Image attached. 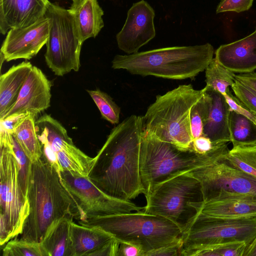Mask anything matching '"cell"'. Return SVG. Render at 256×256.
Masks as SVG:
<instances>
[{"instance_id": "obj_1", "label": "cell", "mask_w": 256, "mask_h": 256, "mask_svg": "<svg viewBox=\"0 0 256 256\" xmlns=\"http://www.w3.org/2000/svg\"><path fill=\"white\" fill-rule=\"evenodd\" d=\"M144 116L132 114L114 127L97 154L88 178L108 195L130 200L144 193L140 170Z\"/></svg>"}, {"instance_id": "obj_2", "label": "cell", "mask_w": 256, "mask_h": 256, "mask_svg": "<svg viewBox=\"0 0 256 256\" xmlns=\"http://www.w3.org/2000/svg\"><path fill=\"white\" fill-rule=\"evenodd\" d=\"M27 198L29 213L20 234L22 240L41 243L62 218L85 220L60 175L43 155L31 162Z\"/></svg>"}, {"instance_id": "obj_3", "label": "cell", "mask_w": 256, "mask_h": 256, "mask_svg": "<svg viewBox=\"0 0 256 256\" xmlns=\"http://www.w3.org/2000/svg\"><path fill=\"white\" fill-rule=\"evenodd\" d=\"M214 53L210 43L166 47L130 54H116L112 62V68L142 76L193 79L206 69Z\"/></svg>"}, {"instance_id": "obj_4", "label": "cell", "mask_w": 256, "mask_h": 256, "mask_svg": "<svg viewBox=\"0 0 256 256\" xmlns=\"http://www.w3.org/2000/svg\"><path fill=\"white\" fill-rule=\"evenodd\" d=\"M206 90V86L198 90L191 84H182L156 96L143 116L144 131L181 148H192L190 110Z\"/></svg>"}, {"instance_id": "obj_5", "label": "cell", "mask_w": 256, "mask_h": 256, "mask_svg": "<svg viewBox=\"0 0 256 256\" xmlns=\"http://www.w3.org/2000/svg\"><path fill=\"white\" fill-rule=\"evenodd\" d=\"M78 224L100 228L120 242L138 247L142 256L178 240L182 234L169 220L143 211L92 218Z\"/></svg>"}, {"instance_id": "obj_6", "label": "cell", "mask_w": 256, "mask_h": 256, "mask_svg": "<svg viewBox=\"0 0 256 256\" xmlns=\"http://www.w3.org/2000/svg\"><path fill=\"white\" fill-rule=\"evenodd\" d=\"M227 144L216 145L204 154L202 162L188 172L200 183L203 202L256 197V179L232 164L225 158Z\"/></svg>"}, {"instance_id": "obj_7", "label": "cell", "mask_w": 256, "mask_h": 256, "mask_svg": "<svg viewBox=\"0 0 256 256\" xmlns=\"http://www.w3.org/2000/svg\"><path fill=\"white\" fill-rule=\"evenodd\" d=\"M0 148V244L2 246L21 234L30 208L27 196L20 184L10 132L2 127Z\"/></svg>"}, {"instance_id": "obj_8", "label": "cell", "mask_w": 256, "mask_h": 256, "mask_svg": "<svg viewBox=\"0 0 256 256\" xmlns=\"http://www.w3.org/2000/svg\"><path fill=\"white\" fill-rule=\"evenodd\" d=\"M204 154L183 149L144 132L140 155V170L145 197L158 184L200 165Z\"/></svg>"}, {"instance_id": "obj_9", "label": "cell", "mask_w": 256, "mask_h": 256, "mask_svg": "<svg viewBox=\"0 0 256 256\" xmlns=\"http://www.w3.org/2000/svg\"><path fill=\"white\" fill-rule=\"evenodd\" d=\"M146 198L144 212L165 218L182 231L197 214L192 204L203 202L200 183L188 171L158 184Z\"/></svg>"}, {"instance_id": "obj_10", "label": "cell", "mask_w": 256, "mask_h": 256, "mask_svg": "<svg viewBox=\"0 0 256 256\" xmlns=\"http://www.w3.org/2000/svg\"><path fill=\"white\" fill-rule=\"evenodd\" d=\"M45 16L50 20L44 54L47 66L58 76L78 72L83 43L72 14L69 10L50 2Z\"/></svg>"}, {"instance_id": "obj_11", "label": "cell", "mask_w": 256, "mask_h": 256, "mask_svg": "<svg viewBox=\"0 0 256 256\" xmlns=\"http://www.w3.org/2000/svg\"><path fill=\"white\" fill-rule=\"evenodd\" d=\"M182 238L183 249L231 241H244L248 248L256 238V216L220 218L197 213Z\"/></svg>"}, {"instance_id": "obj_12", "label": "cell", "mask_w": 256, "mask_h": 256, "mask_svg": "<svg viewBox=\"0 0 256 256\" xmlns=\"http://www.w3.org/2000/svg\"><path fill=\"white\" fill-rule=\"evenodd\" d=\"M60 176L64 186L82 210L85 220L92 218L142 212L144 210V206H138L130 200H122L108 195L88 177L66 170L62 171Z\"/></svg>"}, {"instance_id": "obj_13", "label": "cell", "mask_w": 256, "mask_h": 256, "mask_svg": "<svg viewBox=\"0 0 256 256\" xmlns=\"http://www.w3.org/2000/svg\"><path fill=\"white\" fill-rule=\"evenodd\" d=\"M155 12L144 0L134 4L129 9L121 30L116 34L118 48L127 54L138 52L156 36Z\"/></svg>"}, {"instance_id": "obj_14", "label": "cell", "mask_w": 256, "mask_h": 256, "mask_svg": "<svg viewBox=\"0 0 256 256\" xmlns=\"http://www.w3.org/2000/svg\"><path fill=\"white\" fill-rule=\"evenodd\" d=\"M50 19L46 16L30 26L10 29L4 40L0 54L7 62L30 60L48 41Z\"/></svg>"}, {"instance_id": "obj_15", "label": "cell", "mask_w": 256, "mask_h": 256, "mask_svg": "<svg viewBox=\"0 0 256 256\" xmlns=\"http://www.w3.org/2000/svg\"><path fill=\"white\" fill-rule=\"evenodd\" d=\"M52 84L39 68L33 66L22 86L16 103L0 120L27 112L35 116L50 106Z\"/></svg>"}, {"instance_id": "obj_16", "label": "cell", "mask_w": 256, "mask_h": 256, "mask_svg": "<svg viewBox=\"0 0 256 256\" xmlns=\"http://www.w3.org/2000/svg\"><path fill=\"white\" fill-rule=\"evenodd\" d=\"M48 0H0V32L25 27L45 16Z\"/></svg>"}, {"instance_id": "obj_17", "label": "cell", "mask_w": 256, "mask_h": 256, "mask_svg": "<svg viewBox=\"0 0 256 256\" xmlns=\"http://www.w3.org/2000/svg\"><path fill=\"white\" fill-rule=\"evenodd\" d=\"M214 54L220 64L234 73L254 72L256 69V28L246 37L220 46Z\"/></svg>"}, {"instance_id": "obj_18", "label": "cell", "mask_w": 256, "mask_h": 256, "mask_svg": "<svg viewBox=\"0 0 256 256\" xmlns=\"http://www.w3.org/2000/svg\"><path fill=\"white\" fill-rule=\"evenodd\" d=\"M206 86L210 97V102L203 134L208 137L214 145L227 144L230 142L229 106L224 94Z\"/></svg>"}, {"instance_id": "obj_19", "label": "cell", "mask_w": 256, "mask_h": 256, "mask_svg": "<svg viewBox=\"0 0 256 256\" xmlns=\"http://www.w3.org/2000/svg\"><path fill=\"white\" fill-rule=\"evenodd\" d=\"M72 14L81 42L96 38L104 26V10L97 0H72Z\"/></svg>"}, {"instance_id": "obj_20", "label": "cell", "mask_w": 256, "mask_h": 256, "mask_svg": "<svg viewBox=\"0 0 256 256\" xmlns=\"http://www.w3.org/2000/svg\"><path fill=\"white\" fill-rule=\"evenodd\" d=\"M197 213L220 218L256 216V197H246L202 202Z\"/></svg>"}, {"instance_id": "obj_21", "label": "cell", "mask_w": 256, "mask_h": 256, "mask_svg": "<svg viewBox=\"0 0 256 256\" xmlns=\"http://www.w3.org/2000/svg\"><path fill=\"white\" fill-rule=\"evenodd\" d=\"M72 256H90L95 251L114 238L109 232L96 226L71 224Z\"/></svg>"}, {"instance_id": "obj_22", "label": "cell", "mask_w": 256, "mask_h": 256, "mask_svg": "<svg viewBox=\"0 0 256 256\" xmlns=\"http://www.w3.org/2000/svg\"><path fill=\"white\" fill-rule=\"evenodd\" d=\"M32 66L23 62L13 66L0 76V120L2 119L16 103L21 88Z\"/></svg>"}, {"instance_id": "obj_23", "label": "cell", "mask_w": 256, "mask_h": 256, "mask_svg": "<svg viewBox=\"0 0 256 256\" xmlns=\"http://www.w3.org/2000/svg\"><path fill=\"white\" fill-rule=\"evenodd\" d=\"M50 146L57 154L62 171L76 172L88 177L94 158L88 156L78 148L71 138L56 142Z\"/></svg>"}, {"instance_id": "obj_24", "label": "cell", "mask_w": 256, "mask_h": 256, "mask_svg": "<svg viewBox=\"0 0 256 256\" xmlns=\"http://www.w3.org/2000/svg\"><path fill=\"white\" fill-rule=\"evenodd\" d=\"M36 116L30 112L20 115L14 125L12 132L32 162L38 160L42 155V146L36 130Z\"/></svg>"}, {"instance_id": "obj_25", "label": "cell", "mask_w": 256, "mask_h": 256, "mask_svg": "<svg viewBox=\"0 0 256 256\" xmlns=\"http://www.w3.org/2000/svg\"><path fill=\"white\" fill-rule=\"evenodd\" d=\"M73 220H61L41 242L47 256H72L70 231Z\"/></svg>"}, {"instance_id": "obj_26", "label": "cell", "mask_w": 256, "mask_h": 256, "mask_svg": "<svg viewBox=\"0 0 256 256\" xmlns=\"http://www.w3.org/2000/svg\"><path fill=\"white\" fill-rule=\"evenodd\" d=\"M229 130L233 147L256 146V124L251 120L230 111Z\"/></svg>"}, {"instance_id": "obj_27", "label": "cell", "mask_w": 256, "mask_h": 256, "mask_svg": "<svg viewBox=\"0 0 256 256\" xmlns=\"http://www.w3.org/2000/svg\"><path fill=\"white\" fill-rule=\"evenodd\" d=\"M248 245L244 241H231L182 249L184 256H244Z\"/></svg>"}, {"instance_id": "obj_28", "label": "cell", "mask_w": 256, "mask_h": 256, "mask_svg": "<svg viewBox=\"0 0 256 256\" xmlns=\"http://www.w3.org/2000/svg\"><path fill=\"white\" fill-rule=\"evenodd\" d=\"M206 71V86L224 94L234 83L236 74L214 58Z\"/></svg>"}, {"instance_id": "obj_29", "label": "cell", "mask_w": 256, "mask_h": 256, "mask_svg": "<svg viewBox=\"0 0 256 256\" xmlns=\"http://www.w3.org/2000/svg\"><path fill=\"white\" fill-rule=\"evenodd\" d=\"M224 156L234 166L256 179V146L233 147Z\"/></svg>"}, {"instance_id": "obj_30", "label": "cell", "mask_w": 256, "mask_h": 256, "mask_svg": "<svg viewBox=\"0 0 256 256\" xmlns=\"http://www.w3.org/2000/svg\"><path fill=\"white\" fill-rule=\"evenodd\" d=\"M86 91L98 108L102 118L112 124H118L120 108L112 98L98 89Z\"/></svg>"}, {"instance_id": "obj_31", "label": "cell", "mask_w": 256, "mask_h": 256, "mask_svg": "<svg viewBox=\"0 0 256 256\" xmlns=\"http://www.w3.org/2000/svg\"><path fill=\"white\" fill-rule=\"evenodd\" d=\"M206 88L204 94L190 110V126L193 139L203 135L204 125L208 114L210 97Z\"/></svg>"}, {"instance_id": "obj_32", "label": "cell", "mask_w": 256, "mask_h": 256, "mask_svg": "<svg viewBox=\"0 0 256 256\" xmlns=\"http://www.w3.org/2000/svg\"><path fill=\"white\" fill-rule=\"evenodd\" d=\"M6 244L2 250L3 256H47L41 243L20 238L10 240Z\"/></svg>"}, {"instance_id": "obj_33", "label": "cell", "mask_w": 256, "mask_h": 256, "mask_svg": "<svg viewBox=\"0 0 256 256\" xmlns=\"http://www.w3.org/2000/svg\"><path fill=\"white\" fill-rule=\"evenodd\" d=\"M10 138L17 160L20 184L24 194L27 196L28 177L32 162L22 150L12 132H10Z\"/></svg>"}, {"instance_id": "obj_34", "label": "cell", "mask_w": 256, "mask_h": 256, "mask_svg": "<svg viewBox=\"0 0 256 256\" xmlns=\"http://www.w3.org/2000/svg\"><path fill=\"white\" fill-rule=\"evenodd\" d=\"M231 87L236 97L256 114V92L236 79Z\"/></svg>"}, {"instance_id": "obj_35", "label": "cell", "mask_w": 256, "mask_h": 256, "mask_svg": "<svg viewBox=\"0 0 256 256\" xmlns=\"http://www.w3.org/2000/svg\"><path fill=\"white\" fill-rule=\"evenodd\" d=\"M254 0H221L216 8V14L228 12L237 13L249 10Z\"/></svg>"}, {"instance_id": "obj_36", "label": "cell", "mask_w": 256, "mask_h": 256, "mask_svg": "<svg viewBox=\"0 0 256 256\" xmlns=\"http://www.w3.org/2000/svg\"><path fill=\"white\" fill-rule=\"evenodd\" d=\"M230 111H233L251 120L256 124V114L251 111L237 98L232 94L230 88L224 94Z\"/></svg>"}, {"instance_id": "obj_37", "label": "cell", "mask_w": 256, "mask_h": 256, "mask_svg": "<svg viewBox=\"0 0 256 256\" xmlns=\"http://www.w3.org/2000/svg\"><path fill=\"white\" fill-rule=\"evenodd\" d=\"M183 242L181 238L170 244L147 253L146 256H181Z\"/></svg>"}, {"instance_id": "obj_38", "label": "cell", "mask_w": 256, "mask_h": 256, "mask_svg": "<svg viewBox=\"0 0 256 256\" xmlns=\"http://www.w3.org/2000/svg\"><path fill=\"white\" fill-rule=\"evenodd\" d=\"M214 146L208 137L203 134L193 139L191 148L196 154H204L212 150Z\"/></svg>"}, {"instance_id": "obj_39", "label": "cell", "mask_w": 256, "mask_h": 256, "mask_svg": "<svg viewBox=\"0 0 256 256\" xmlns=\"http://www.w3.org/2000/svg\"><path fill=\"white\" fill-rule=\"evenodd\" d=\"M120 242L114 238L94 252L90 256H118Z\"/></svg>"}, {"instance_id": "obj_40", "label": "cell", "mask_w": 256, "mask_h": 256, "mask_svg": "<svg viewBox=\"0 0 256 256\" xmlns=\"http://www.w3.org/2000/svg\"><path fill=\"white\" fill-rule=\"evenodd\" d=\"M118 256H142V252L133 244L120 242Z\"/></svg>"}, {"instance_id": "obj_41", "label": "cell", "mask_w": 256, "mask_h": 256, "mask_svg": "<svg viewBox=\"0 0 256 256\" xmlns=\"http://www.w3.org/2000/svg\"><path fill=\"white\" fill-rule=\"evenodd\" d=\"M236 79L256 92V72H254L236 74Z\"/></svg>"}, {"instance_id": "obj_42", "label": "cell", "mask_w": 256, "mask_h": 256, "mask_svg": "<svg viewBox=\"0 0 256 256\" xmlns=\"http://www.w3.org/2000/svg\"><path fill=\"white\" fill-rule=\"evenodd\" d=\"M244 256H256V238L246 248Z\"/></svg>"}]
</instances>
